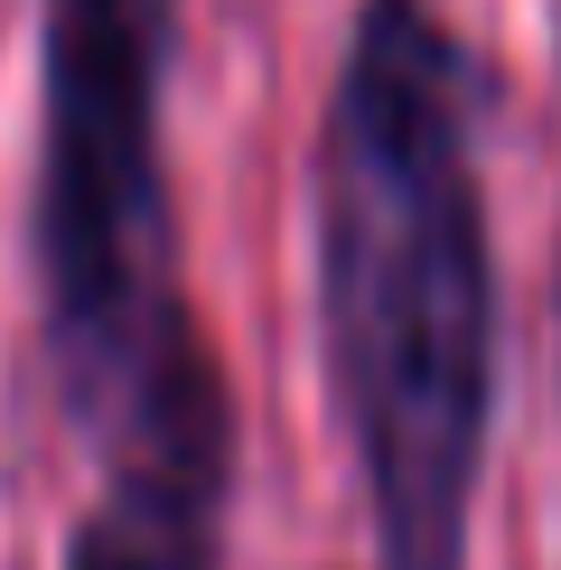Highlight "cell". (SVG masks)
I'll return each mask as SVG.
<instances>
[{
    "mask_svg": "<svg viewBox=\"0 0 561 570\" xmlns=\"http://www.w3.org/2000/svg\"><path fill=\"white\" fill-rule=\"evenodd\" d=\"M309 327L384 570H468L496 431L478 57L440 0H356L309 131Z\"/></svg>",
    "mask_w": 561,
    "mask_h": 570,
    "instance_id": "obj_1",
    "label": "cell"
},
{
    "mask_svg": "<svg viewBox=\"0 0 561 570\" xmlns=\"http://www.w3.org/2000/svg\"><path fill=\"white\" fill-rule=\"evenodd\" d=\"M187 0H47L38 19V318L94 440L206 346L169 197V57Z\"/></svg>",
    "mask_w": 561,
    "mask_h": 570,
    "instance_id": "obj_2",
    "label": "cell"
},
{
    "mask_svg": "<svg viewBox=\"0 0 561 570\" xmlns=\"http://www.w3.org/2000/svg\"><path fill=\"white\" fill-rule=\"evenodd\" d=\"M234 487H244V431L225 355L206 337L94 440V487L66 524L57 570H225Z\"/></svg>",
    "mask_w": 561,
    "mask_h": 570,
    "instance_id": "obj_3",
    "label": "cell"
},
{
    "mask_svg": "<svg viewBox=\"0 0 561 570\" xmlns=\"http://www.w3.org/2000/svg\"><path fill=\"white\" fill-rule=\"evenodd\" d=\"M552 346H561V244H552Z\"/></svg>",
    "mask_w": 561,
    "mask_h": 570,
    "instance_id": "obj_4",
    "label": "cell"
}]
</instances>
